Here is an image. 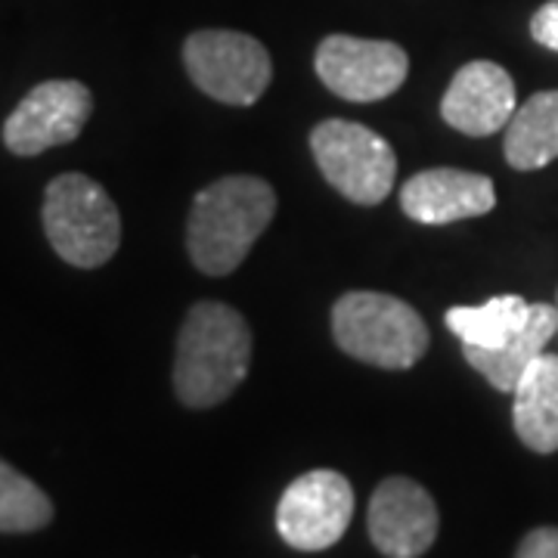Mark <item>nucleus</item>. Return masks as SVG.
<instances>
[{
  "mask_svg": "<svg viewBox=\"0 0 558 558\" xmlns=\"http://www.w3.org/2000/svg\"><path fill=\"white\" fill-rule=\"evenodd\" d=\"M515 109V81L502 65L490 60L462 65L440 100L444 121L469 137H490L502 131Z\"/></svg>",
  "mask_w": 558,
  "mask_h": 558,
  "instance_id": "11",
  "label": "nucleus"
},
{
  "mask_svg": "<svg viewBox=\"0 0 558 558\" xmlns=\"http://www.w3.org/2000/svg\"><path fill=\"white\" fill-rule=\"evenodd\" d=\"M354 519V490L344 475L317 469L295 478L279 497L277 531L292 549L323 553L336 546Z\"/></svg>",
  "mask_w": 558,
  "mask_h": 558,
  "instance_id": "7",
  "label": "nucleus"
},
{
  "mask_svg": "<svg viewBox=\"0 0 558 558\" xmlns=\"http://www.w3.org/2000/svg\"><path fill=\"white\" fill-rule=\"evenodd\" d=\"M277 215V193L252 174L215 180L193 199L186 220L190 258L208 277H227L240 267Z\"/></svg>",
  "mask_w": 558,
  "mask_h": 558,
  "instance_id": "2",
  "label": "nucleus"
},
{
  "mask_svg": "<svg viewBox=\"0 0 558 558\" xmlns=\"http://www.w3.org/2000/svg\"><path fill=\"white\" fill-rule=\"evenodd\" d=\"M311 153L329 186H336L354 205H379L395 190V149L366 124L344 119L319 121L311 131Z\"/></svg>",
  "mask_w": 558,
  "mask_h": 558,
  "instance_id": "5",
  "label": "nucleus"
},
{
  "mask_svg": "<svg viewBox=\"0 0 558 558\" xmlns=\"http://www.w3.org/2000/svg\"><path fill=\"white\" fill-rule=\"evenodd\" d=\"M531 314V301L521 295H497L478 307H450L447 326L469 348H499L512 339Z\"/></svg>",
  "mask_w": 558,
  "mask_h": 558,
  "instance_id": "16",
  "label": "nucleus"
},
{
  "mask_svg": "<svg viewBox=\"0 0 558 558\" xmlns=\"http://www.w3.org/2000/svg\"><path fill=\"white\" fill-rule=\"evenodd\" d=\"M494 205H497L494 180L459 168H428L400 186L403 215L428 227L481 218L494 211Z\"/></svg>",
  "mask_w": 558,
  "mask_h": 558,
  "instance_id": "12",
  "label": "nucleus"
},
{
  "mask_svg": "<svg viewBox=\"0 0 558 558\" xmlns=\"http://www.w3.org/2000/svg\"><path fill=\"white\" fill-rule=\"evenodd\" d=\"M515 558H558V527H537L521 539Z\"/></svg>",
  "mask_w": 558,
  "mask_h": 558,
  "instance_id": "19",
  "label": "nucleus"
},
{
  "mask_svg": "<svg viewBox=\"0 0 558 558\" xmlns=\"http://www.w3.org/2000/svg\"><path fill=\"white\" fill-rule=\"evenodd\" d=\"M332 336L348 357L410 369L428 351V326L416 307L385 292H348L332 307Z\"/></svg>",
  "mask_w": 558,
  "mask_h": 558,
  "instance_id": "3",
  "label": "nucleus"
},
{
  "mask_svg": "<svg viewBox=\"0 0 558 558\" xmlns=\"http://www.w3.org/2000/svg\"><path fill=\"white\" fill-rule=\"evenodd\" d=\"M556 311H558V299H556Z\"/></svg>",
  "mask_w": 558,
  "mask_h": 558,
  "instance_id": "20",
  "label": "nucleus"
},
{
  "mask_svg": "<svg viewBox=\"0 0 558 558\" xmlns=\"http://www.w3.org/2000/svg\"><path fill=\"white\" fill-rule=\"evenodd\" d=\"M558 336L556 304H531V314L519 332L499 348H469L462 344V354L469 366H475L484 379L497 391L512 395L524 376V369L546 351V344Z\"/></svg>",
  "mask_w": 558,
  "mask_h": 558,
  "instance_id": "13",
  "label": "nucleus"
},
{
  "mask_svg": "<svg viewBox=\"0 0 558 558\" xmlns=\"http://www.w3.org/2000/svg\"><path fill=\"white\" fill-rule=\"evenodd\" d=\"M515 435L534 453L558 450V354H539L515 385Z\"/></svg>",
  "mask_w": 558,
  "mask_h": 558,
  "instance_id": "14",
  "label": "nucleus"
},
{
  "mask_svg": "<svg viewBox=\"0 0 558 558\" xmlns=\"http://www.w3.org/2000/svg\"><path fill=\"white\" fill-rule=\"evenodd\" d=\"M502 153L515 171H537L558 159V90H539L515 109Z\"/></svg>",
  "mask_w": 558,
  "mask_h": 558,
  "instance_id": "15",
  "label": "nucleus"
},
{
  "mask_svg": "<svg viewBox=\"0 0 558 558\" xmlns=\"http://www.w3.org/2000/svg\"><path fill=\"white\" fill-rule=\"evenodd\" d=\"M90 112L94 97L81 81H44L3 121V143L13 156H40L44 149L78 140Z\"/></svg>",
  "mask_w": 558,
  "mask_h": 558,
  "instance_id": "9",
  "label": "nucleus"
},
{
  "mask_svg": "<svg viewBox=\"0 0 558 558\" xmlns=\"http://www.w3.org/2000/svg\"><path fill=\"white\" fill-rule=\"evenodd\" d=\"M183 65L190 81L211 100L227 106H252L274 78L267 47L252 35L205 28L183 44Z\"/></svg>",
  "mask_w": 558,
  "mask_h": 558,
  "instance_id": "6",
  "label": "nucleus"
},
{
  "mask_svg": "<svg viewBox=\"0 0 558 558\" xmlns=\"http://www.w3.org/2000/svg\"><path fill=\"white\" fill-rule=\"evenodd\" d=\"M44 233L65 264L94 270L119 252L121 215L97 180L60 174L44 190Z\"/></svg>",
  "mask_w": 558,
  "mask_h": 558,
  "instance_id": "4",
  "label": "nucleus"
},
{
  "mask_svg": "<svg viewBox=\"0 0 558 558\" xmlns=\"http://www.w3.org/2000/svg\"><path fill=\"white\" fill-rule=\"evenodd\" d=\"M369 539L381 556L418 558L438 537V506L432 494L410 478H385L369 499Z\"/></svg>",
  "mask_w": 558,
  "mask_h": 558,
  "instance_id": "10",
  "label": "nucleus"
},
{
  "mask_svg": "<svg viewBox=\"0 0 558 558\" xmlns=\"http://www.w3.org/2000/svg\"><path fill=\"white\" fill-rule=\"evenodd\" d=\"M252 366V329L236 307L199 301L178 336L174 391L193 410L218 407L240 388Z\"/></svg>",
  "mask_w": 558,
  "mask_h": 558,
  "instance_id": "1",
  "label": "nucleus"
},
{
  "mask_svg": "<svg viewBox=\"0 0 558 558\" xmlns=\"http://www.w3.org/2000/svg\"><path fill=\"white\" fill-rule=\"evenodd\" d=\"M53 521V502L32 478L0 459V534H32Z\"/></svg>",
  "mask_w": 558,
  "mask_h": 558,
  "instance_id": "17",
  "label": "nucleus"
},
{
  "mask_svg": "<svg viewBox=\"0 0 558 558\" xmlns=\"http://www.w3.org/2000/svg\"><path fill=\"white\" fill-rule=\"evenodd\" d=\"M531 38L537 40L539 47L558 53V0H549L543 3L534 20H531Z\"/></svg>",
  "mask_w": 558,
  "mask_h": 558,
  "instance_id": "18",
  "label": "nucleus"
},
{
  "mask_svg": "<svg viewBox=\"0 0 558 558\" xmlns=\"http://www.w3.org/2000/svg\"><path fill=\"white\" fill-rule=\"evenodd\" d=\"M314 65L319 81L336 97L351 102H376L398 94L410 72L403 47L391 40H366L351 35H329L319 40Z\"/></svg>",
  "mask_w": 558,
  "mask_h": 558,
  "instance_id": "8",
  "label": "nucleus"
}]
</instances>
